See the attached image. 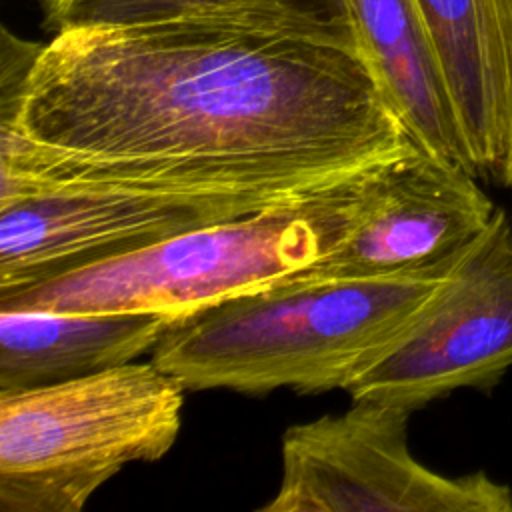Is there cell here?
<instances>
[{
	"mask_svg": "<svg viewBox=\"0 0 512 512\" xmlns=\"http://www.w3.org/2000/svg\"><path fill=\"white\" fill-rule=\"evenodd\" d=\"M414 148L348 22L220 6L56 32L0 108V192H310Z\"/></svg>",
	"mask_w": 512,
	"mask_h": 512,
	"instance_id": "6da1fadb",
	"label": "cell"
},
{
	"mask_svg": "<svg viewBox=\"0 0 512 512\" xmlns=\"http://www.w3.org/2000/svg\"><path fill=\"white\" fill-rule=\"evenodd\" d=\"M462 252L382 276L290 278L180 314L150 362L186 390H346L402 338Z\"/></svg>",
	"mask_w": 512,
	"mask_h": 512,
	"instance_id": "7a4b0ae2",
	"label": "cell"
},
{
	"mask_svg": "<svg viewBox=\"0 0 512 512\" xmlns=\"http://www.w3.org/2000/svg\"><path fill=\"white\" fill-rule=\"evenodd\" d=\"M392 162L260 212L0 294V310L176 318L288 280L348 240L376 202Z\"/></svg>",
	"mask_w": 512,
	"mask_h": 512,
	"instance_id": "3957f363",
	"label": "cell"
},
{
	"mask_svg": "<svg viewBox=\"0 0 512 512\" xmlns=\"http://www.w3.org/2000/svg\"><path fill=\"white\" fill-rule=\"evenodd\" d=\"M184 392L152 362L0 390V512H80L124 466L164 458Z\"/></svg>",
	"mask_w": 512,
	"mask_h": 512,
	"instance_id": "277c9868",
	"label": "cell"
},
{
	"mask_svg": "<svg viewBox=\"0 0 512 512\" xmlns=\"http://www.w3.org/2000/svg\"><path fill=\"white\" fill-rule=\"evenodd\" d=\"M312 192H198L100 182L18 186L0 192V294Z\"/></svg>",
	"mask_w": 512,
	"mask_h": 512,
	"instance_id": "5b68a950",
	"label": "cell"
},
{
	"mask_svg": "<svg viewBox=\"0 0 512 512\" xmlns=\"http://www.w3.org/2000/svg\"><path fill=\"white\" fill-rule=\"evenodd\" d=\"M414 410L354 400L342 414L290 426L280 486L260 512H512V490L474 472L444 476L408 448Z\"/></svg>",
	"mask_w": 512,
	"mask_h": 512,
	"instance_id": "8992f818",
	"label": "cell"
},
{
	"mask_svg": "<svg viewBox=\"0 0 512 512\" xmlns=\"http://www.w3.org/2000/svg\"><path fill=\"white\" fill-rule=\"evenodd\" d=\"M512 366V222H492L402 338L348 388L352 400L418 410L462 388H488Z\"/></svg>",
	"mask_w": 512,
	"mask_h": 512,
	"instance_id": "52a82bcc",
	"label": "cell"
},
{
	"mask_svg": "<svg viewBox=\"0 0 512 512\" xmlns=\"http://www.w3.org/2000/svg\"><path fill=\"white\" fill-rule=\"evenodd\" d=\"M496 210L470 168L418 146L386 168L376 202L348 240L292 278H368L426 266L464 250Z\"/></svg>",
	"mask_w": 512,
	"mask_h": 512,
	"instance_id": "ba28073f",
	"label": "cell"
},
{
	"mask_svg": "<svg viewBox=\"0 0 512 512\" xmlns=\"http://www.w3.org/2000/svg\"><path fill=\"white\" fill-rule=\"evenodd\" d=\"M470 162L498 174L512 118V0H414Z\"/></svg>",
	"mask_w": 512,
	"mask_h": 512,
	"instance_id": "9c48e42d",
	"label": "cell"
},
{
	"mask_svg": "<svg viewBox=\"0 0 512 512\" xmlns=\"http://www.w3.org/2000/svg\"><path fill=\"white\" fill-rule=\"evenodd\" d=\"M360 52L388 104L428 154L474 166L414 0H344Z\"/></svg>",
	"mask_w": 512,
	"mask_h": 512,
	"instance_id": "30bf717a",
	"label": "cell"
},
{
	"mask_svg": "<svg viewBox=\"0 0 512 512\" xmlns=\"http://www.w3.org/2000/svg\"><path fill=\"white\" fill-rule=\"evenodd\" d=\"M174 318L154 312L0 310V390L58 384L152 352Z\"/></svg>",
	"mask_w": 512,
	"mask_h": 512,
	"instance_id": "8fae6325",
	"label": "cell"
},
{
	"mask_svg": "<svg viewBox=\"0 0 512 512\" xmlns=\"http://www.w3.org/2000/svg\"><path fill=\"white\" fill-rule=\"evenodd\" d=\"M240 4L290 6L350 24L344 0H42V12L44 24L56 34L72 28L132 24L204 8Z\"/></svg>",
	"mask_w": 512,
	"mask_h": 512,
	"instance_id": "7c38bea8",
	"label": "cell"
},
{
	"mask_svg": "<svg viewBox=\"0 0 512 512\" xmlns=\"http://www.w3.org/2000/svg\"><path fill=\"white\" fill-rule=\"evenodd\" d=\"M500 180L508 186H512V118H510V132H508V144H506V154H504V160L500 164V170L498 174Z\"/></svg>",
	"mask_w": 512,
	"mask_h": 512,
	"instance_id": "4fadbf2b",
	"label": "cell"
}]
</instances>
